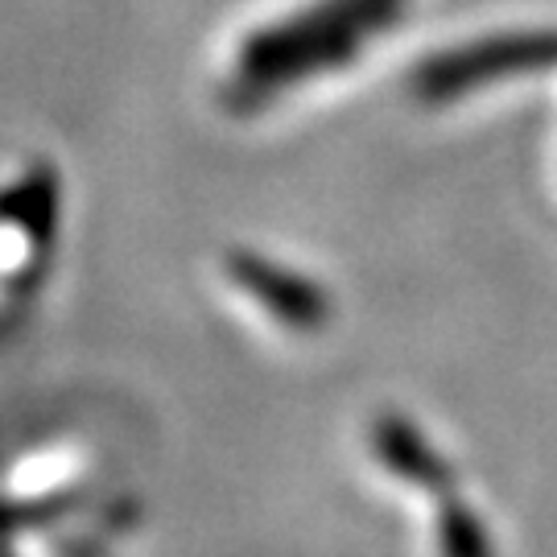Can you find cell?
<instances>
[{
    "instance_id": "6da1fadb",
    "label": "cell",
    "mask_w": 557,
    "mask_h": 557,
    "mask_svg": "<svg viewBox=\"0 0 557 557\" xmlns=\"http://www.w3.org/2000/svg\"><path fill=\"white\" fill-rule=\"evenodd\" d=\"M384 0H326L319 9L301 13L289 21L285 29L260 34L248 50H244V75L248 79H294L306 75L322 62L326 54L356 46V38L376 21Z\"/></svg>"
}]
</instances>
